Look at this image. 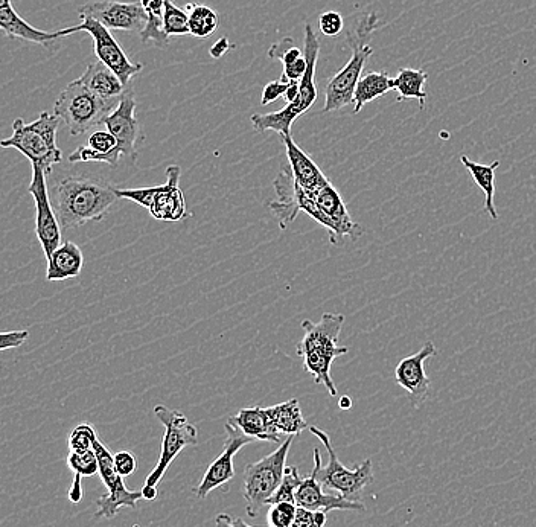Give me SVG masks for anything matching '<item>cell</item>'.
<instances>
[{"instance_id":"83f0119b","label":"cell","mask_w":536,"mask_h":527,"mask_svg":"<svg viewBox=\"0 0 536 527\" xmlns=\"http://www.w3.org/2000/svg\"><path fill=\"white\" fill-rule=\"evenodd\" d=\"M67 465L74 474L71 489H69V500L72 503H80L83 499V486L81 480L83 477L95 476L99 473L98 457L95 451H71L67 456Z\"/></svg>"},{"instance_id":"ac0fdd59","label":"cell","mask_w":536,"mask_h":527,"mask_svg":"<svg viewBox=\"0 0 536 527\" xmlns=\"http://www.w3.org/2000/svg\"><path fill=\"white\" fill-rule=\"evenodd\" d=\"M310 195L316 205L319 206L320 211L334 224L337 244L342 243L345 237L351 238L352 241H357L363 235V227L352 220L348 208L343 202L342 195L332 186L331 182H326L322 188L317 189L316 192Z\"/></svg>"},{"instance_id":"c3c4849f","label":"cell","mask_w":536,"mask_h":527,"mask_svg":"<svg viewBox=\"0 0 536 527\" xmlns=\"http://www.w3.org/2000/svg\"><path fill=\"white\" fill-rule=\"evenodd\" d=\"M141 491L145 500H156L157 496H159V492H157V488H154V486L144 485V488H142Z\"/></svg>"},{"instance_id":"f35d334b","label":"cell","mask_w":536,"mask_h":527,"mask_svg":"<svg viewBox=\"0 0 536 527\" xmlns=\"http://www.w3.org/2000/svg\"><path fill=\"white\" fill-rule=\"evenodd\" d=\"M326 512L308 511L297 506L296 520L293 527H325Z\"/></svg>"},{"instance_id":"6da1fadb","label":"cell","mask_w":536,"mask_h":527,"mask_svg":"<svg viewBox=\"0 0 536 527\" xmlns=\"http://www.w3.org/2000/svg\"><path fill=\"white\" fill-rule=\"evenodd\" d=\"M49 195L61 229L103 220L119 199L112 185L87 176L64 177L52 186Z\"/></svg>"},{"instance_id":"9c48e42d","label":"cell","mask_w":536,"mask_h":527,"mask_svg":"<svg viewBox=\"0 0 536 527\" xmlns=\"http://www.w3.org/2000/svg\"><path fill=\"white\" fill-rule=\"evenodd\" d=\"M154 415L165 427V435H163L159 460H157L156 467L145 479V486L157 488L174 459L186 447H194L198 444V433L197 428L188 421V418L177 410L156 406L154 407Z\"/></svg>"},{"instance_id":"484cf974","label":"cell","mask_w":536,"mask_h":527,"mask_svg":"<svg viewBox=\"0 0 536 527\" xmlns=\"http://www.w3.org/2000/svg\"><path fill=\"white\" fill-rule=\"evenodd\" d=\"M80 81L87 89L92 90L101 98H106V100L119 101L127 92V87L122 84L118 75L101 61L90 63L84 74L81 75Z\"/></svg>"},{"instance_id":"b9f144b4","label":"cell","mask_w":536,"mask_h":527,"mask_svg":"<svg viewBox=\"0 0 536 527\" xmlns=\"http://www.w3.org/2000/svg\"><path fill=\"white\" fill-rule=\"evenodd\" d=\"M308 64L305 60V55L294 63L284 66V74H282L281 81L284 83H293V81H300L304 78L305 72H307Z\"/></svg>"},{"instance_id":"681fc988","label":"cell","mask_w":536,"mask_h":527,"mask_svg":"<svg viewBox=\"0 0 536 527\" xmlns=\"http://www.w3.org/2000/svg\"><path fill=\"white\" fill-rule=\"evenodd\" d=\"M339 407L342 410H349L352 407V401L349 397L340 398Z\"/></svg>"},{"instance_id":"ee69618b","label":"cell","mask_w":536,"mask_h":527,"mask_svg":"<svg viewBox=\"0 0 536 527\" xmlns=\"http://www.w3.org/2000/svg\"><path fill=\"white\" fill-rule=\"evenodd\" d=\"M215 527H253L247 524L243 518L230 514H218L215 517Z\"/></svg>"},{"instance_id":"5b68a950","label":"cell","mask_w":536,"mask_h":527,"mask_svg":"<svg viewBox=\"0 0 536 527\" xmlns=\"http://www.w3.org/2000/svg\"><path fill=\"white\" fill-rule=\"evenodd\" d=\"M319 52V39H317L313 26L307 23L305 25L304 55L308 68L304 78L300 80L299 96H297L296 101L287 104V107L278 110V112L267 113V115H252L250 121L258 133L272 130L276 131L281 138L282 136H291V125L294 124V121L313 107L317 100L316 68Z\"/></svg>"},{"instance_id":"ffe728a7","label":"cell","mask_w":536,"mask_h":527,"mask_svg":"<svg viewBox=\"0 0 536 527\" xmlns=\"http://www.w3.org/2000/svg\"><path fill=\"white\" fill-rule=\"evenodd\" d=\"M180 167L166 168V183L159 185L153 205L148 209L150 214L159 221H180L191 217L186 209L185 197L179 188Z\"/></svg>"},{"instance_id":"60d3db41","label":"cell","mask_w":536,"mask_h":527,"mask_svg":"<svg viewBox=\"0 0 536 527\" xmlns=\"http://www.w3.org/2000/svg\"><path fill=\"white\" fill-rule=\"evenodd\" d=\"M290 83H284V81H272L262 90L261 106H268V104L275 103L281 96L287 93Z\"/></svg>"},{"instance_id":"7dc6e473","label":"cell","mask_w":536,"mask_h":527,"mask_svg":"<svg viewBox=\"0 0 536 527\" xmlns=\"http://www.w3.org/2000/svg\"><path fill=\"white\" fill-rule=\"evenodd\" d=\"M299 87L300 81H293V83H290V87H288L287 93L284 95V98L287 100L288 104L296 101L297 96H299Z\"/></svg>"},{"instance_id":"1f68e13d","label":"cell","mask_w":536,"mask_h":527,"mask_svg":"<svg viewBox=\"0 0 536 527\" xmlns=\"http://www.w3.org/2000/svg\"><path fill=\"white\" fill-rule=\"evenodd\" d=\"M163 10H165V0H156L145 7L148 16L147 25L139 34L145 45L151 42L157 48H166V45L170 43V36L166 34L165 26H163Z\"/></svg>"},{"instance_id":"44dd1931","label":"cell","mask_w":536,"mask_h":527,"mask_svg":"<svg viewBox=\"0 0 536 527\" xmlns=\"http://www.w3.org/2000/svg\"><path fill=\"white\" fill-rule=\"evenodd\" d=\"M282 141H284L285 150H287L288 162H290L294 182L302 191L313 194L317 189L322 188L326 182H329L325 174L314 163V160L305 151L297 147L291 136H282Z\"/></svg>"},{"instance_id":"f1b7e54d","label":"cell","mask_w":536,"mask_h":527,"mask_svg":"<svg viewBox=\"0 0 536 527\" xmlns=\"http://www.w3.org/2000/svg\"><path fill=\"white\" fill-rule=\"evenodd\" d=\"M268 415L272 418L273 424L278 428L281 435L297 436L304 432L308 427L299 401L296 398L285 401V403L276 404L273 407H267Z\"/></svg>"},{"instance_id":"8992f818","label":"cell","mask_w":536,"mask_h":527,"mask_svg":"<svg viewBox=\"0 0 536 527\" xmlns=\"http://www.w3.org/2000/svg\"><path fill=\"white\" fill-rule=\"evenodd\" d=\"M310 432L322 441L329 454L328 465L323 467L322 454H320L319 448H314L313 473L316 474V479L322 483L323 488L339 492L340 496L351 500V502H361L366 486L374 483L372 460L364 459L354 470H348L335 454L328 433L317 427H310Z\"/></svg>"},{"instance_id":"74e56055","label":"cell","mask_w":536,"mask_h":527,"mask_svg":"<svg viewBox=\"0 0 536 527\" xmlns=\"http://www.w3.org/2000/svg\"><path fill=\"white\" fill-rule=\"evenodd\" d=\"M319 28L323 36L335 37L345 28V20L337 11H326L319 17Z\"/></svg>"},{"instance_id":"7c38bea8","label":"cell","mask_w":536,"mask_h":527,"mask_svg":"<svg viewBox=\"0 0 536 527\" xmlns=\"http://www.w3.org/2000/svg\"><path fill=\"white\" fill-rule=\"evenodd\" d=\"M29 194L36 203V235L42 244L46 259L61 244V226L52 206L51 195L46 185V173L37 165H32V182Z\"/></svg>"},{"instance_id":"bcb514c9","label":"cell","mask_w":536,"mask_h":527,"mask_svg":"<svg viewBox=\"0 0 536 527\" xmlns=\"http://www.w3.org/2000/svg\"><path fill=\"white\" fill-rule=\"evenodd\" d=\"M229 49L230 42L226 39V37H223V39L218 40V42H215L214 45H212L211 57L215 58V60H218V58L224 57V54H226Z\"/></svg>"},{"instance_id":"7bdbcfd3","label":"cell","mask_w":536,"mask_h":527,"mask_svg":"<svg viewBox=\"0 0 536 527\" xmlns=\"http://www.w3.org/2000/svg\"><path fill=\"white\" fill-rule=\"evenodd\" d=\"M28 337V331H10V333L0 334V351L20 348Z\"/></svg>"},{"instance_id":"836d02e7","label":"cell","mask_w":536,"mask_h":527,"mask_svg":"<svg viewBox=\"0 0 536 527\" xmlns=\"http://www.w3.org/2000/svg\"><path fill=\"white\" fill-rule=\"evenodd\" d=\"M163 26L168 36H188L191 34L189 28V16L182 8L174 4V0H165V10H163Z\"/></svg>"},{"instance_id":"ba28073f","label":"cell","mask_w":536,"mask_h":527,"mask_svg":"<svg viewBox=\"0 0 536 527\" xmlns=\"http://www.w3.org/2000/svg\"><path fill=\"white\" fill-rule=\"evenodd\" d=\"M294 436H287L284 442L272 454L250 464L244 473L243 497L246 500V511L250 518H256L268 500L272 499L276 489L284 479L287 470L288 451L293 444Z\"/></svg>"},{"instance_id":"d6986e66","label":"cell","mask_w":536,"mask_h":527,"mask_svg":"<svg viewBox=\"0 0 536 527\" xmlns=\"http://www.w3.org/2000/svg\"><path fill=\"white\" fill-rule=\"evenodd\" d=\"M323 489L325 488L316 479V474L311 473L310 476L304 477L296 492V505L308 511L326 512V514L331 511H366L363 502H351L340 494L337 496L326 494Z\"/></svg>"},{"instance_id":"f6af8a7d","label":"cell","mask_w":536,"mask_h":527,"mask_svg":"<svg viewBox=\"0 0 536 527\" xmlns=\"http://www.w3.org/2000/svg\"><path fill=\"white\" fill-rule=\"evenodd\" d=\"M294 46V40L287 37V39L281 40V43H275L272 48L268 49V58L272 60H281L282 55L287 54Z\"/></svg>"},{"instance_id":"9a60e30c","label":"cell","mask_w":536,"mask_h":527,"mask_svg":"<svg viewBox=\"0 0 536 527\" xmlns=\"http://www.w3.org/2000/svg\"><path fill=\"white\" fill-rule=\"evenodd\" d=\"M104 125L118 141L122 156L136 160L138 156L136 145L142 139V131L136 118V100L131 90L124 93L118 107L107 116Z\"/></svg>"},{"instance_id":"277c9868","label":"cell","mask_w":536,"mask_h":527,"mask_svg":"<svg viewBox=\"0 0 536 527\" xmlns=\"http://www.w3.org/2000/svg\"><path fill=\"white\" fill-rule=\"evenodd\" d=\"M61 119L55 113L43 112L36 121L25 124L22 118L14 119L13 136L0 142L2 148H14L42 168L46 176L63 160L57 147V130Z\"/></svg>"},{"instance_id":"8d00e7d4","label":"cell","mask_w":536,"mask_h":527,"mask_svg":"<svg viewBox=\"0 0 536 527\" xmlns=\"http://www.w3.org/2000/svg\"><path fill=\"white\" fill-rule=\"evenodd\" d=\"M96 439H98V435H96L95 428L84 422L72 430L71 436H69V448L71 451L93 450Z\"/></svg>"},{"instance_id":"f907efd6","label":"cell","mask_w":536,"mask_h":527,"mask_svg":"<svg viewBox=\"0 0 536 527\" xmlns=\"http://www.w3.org/2000/svg\"><path fill=\"white\" fill-rule=\"evenodd\" d=\"M141 2L142 7H147V5H150L151 2H156V0H139Z\"/></svg>"},{"instance_id":"d6a6232c","label":"cell","mask_w":536,"mask_h":527,"mask_svg":"<svg viewBox=\"0 0 536 527\" xmlns=\"http://www.w3.org/2000/svg\"><path fill=\"white\" fill-rule=\"evenodd\" d=\"M189 28L191 36L198 39H206L217 31L220 25V17L208 5L189 4L188 7Z\"/></svg>"},{"instance_id":"30bf717a","label":"cell","mask_w":536,"mask_h":527,"mask_svg":"<svg viewBox=\"0 0 536 527\" xmlns=\"http://www.w3.org/2000/svg\"><path fill=\"white\" fill-rule=\"evenodd\" d=\"M93 451L98 457L99 477L107 488V494L96 500L98 511H96L95 517L110 520L122 508H136L139 500L144 499L142 491H130L125 486L124 477L116 470L115 456L110 454L109 448L99 441V438L93 444Z\"/></svg>"},{"instance_id":"e0dca14e","label":"cell","mask_w":536,"mask_h":527,"mask_svg":"<svg viewBox=\"0 0 536 527\" xmlns=\"http://www.w3.org/2000/svg\"><path fill=\"white\" fill-rule=\"evenodd\" d=\"M0 28L4 31L5 36L11 37V39L25 40V42L36 43V45L46 46V48H49L58 39L80 32L78 25L60 29V31H42V29L34 28L19 16L11 0H0Z\"/></svg>"},{"instance_id":"2e32d148","label":"cell","mask_w":536,"mask_h":527,"mask_svg":"<svg viewBox=\"0 0 536 527\" xmlns=\"http://www.w3.org/2000/svg\"><path fill=\"white\" fill-rule=\"evenodd\" d=\"M436 355V346L425 343L416 354L402 358L395 369V380L402 389L410 393L413 406L421 407L427 401L431 389L430 378L425 374V361Z\"/></svg>"},{"instance_id":"7a4b0ae2","label":"cell","mask_w":536,"mask_h":527,"mask_svg":"<svg viewBox=\"0 0 536 527\" xmlns=\"http://www.w3.org/2000/svg\"><path fill=\"white\" fill-rule=\"evenodd\" d=\"M345 316L323 314L317 323L304 320L305 336L297 345V354L304 358V368L317 386H325L331 397H337V387L331 378V366L335 358L348 354L346 346H339Z\"/></svg>"},{"instance_id":"5bb4252c","label":"cell","mask_w":536,"mask_h":527,"mask_svg":"<svg viewBox=\"0 0 536 527\" xmlns=\"http://www.w3.org/2000/svg\"><path fill=\"white\" fill-rule=\"evenodd\" d=\"M226 441H224L223 453L209 465L205 476L201 477L197 488H194V496L198 500L206 499L214 489L226 485L235 477V467H233V459L237 456L238 451L253 442L252 438L244 435L237 425L227 421L226 425Z\"/></svg>"},{"instance_id":"d4e9b609","label":"cell","mask_w":536,"mask_h":527,"mask_svg":"<svg viewBox=\"0 0 536 527\" xmlns=\"http://www.w3.org/2000/svg\"><path fill=\"white\" fill-rule=\"evenodd\" d=\"M84 266V256L80 247L72 241H64L48 258V281H64L77 278Z\"/></svg>"},{"instance_id":"e575fe53","label":"cell","mask_w":536,"mask_h":527,"mask_svg":"<svg viewBox=\"0 0 536 527\" xmlns=\"http://www.w3.org/2000/svg\"><path fill=\"white\" fill-rule=\"evenodd\" d=\"M302 480L304 477H300L297 467H287L281 485L276 489L272 499L268 500V506L282 502L296 503V492Z\"/></svg>"},{"instance_id":"4dcf8cb0","label":"cell","mask_w":536,"mask_h":527,"mask_svg":"<svg viewBox=\"0 0 536 527\" xmlns=\"http://www.w3.org/2000/svg\"><path fill=\"white\" fill-rule=\"evenodd\" d=\"M427 72L421 69H399L398 75L392 78V89L399 92L398 101L418 100L419 106L424 107L427 100V93L424 92L425 83H427Z\"/></svg>"},{"instance_id":"7402d4cb","label":"cell","mask_w":536,"mask_h":527,"mask_svg":"<svg viewBox=\"0 0 536 527\" xmlns=\"http://www.w3.org/2000/svg\"><path fill=\"white\" fill-rule=\"evenodd\" d=\"M276 199L267 203L273 215L278 218L281 229H287L300 212L299 202H297L296 182H294L291 168H285L275 179Z\"/></svg>"},{"instance_id":"4fadbf2b","label":"cell","mask_w":536,"mask_h":527,"mask_svg":"<svg viewBox=\"0 0 536 527\" xmlns=\"http://www.w3.org/2000/svg\"><path fill=\"white\" fill-rule=\"evenodd\" d=\"M80 19L98 20L107 29H119V31L136 32L141 34L147 25V11L141 2H116V0H103L93 4L83 5L78 11Z\"/></svg>"},{"instance_id":"603a6c76","label":"cell","mask_w":536,"mask_h":527,"mask_svg":"<svg viewBox=\"0 0 536 527\" xmlns=\"http://www.w3.org/2000/svg\"><path fill=\"white\" fill-rule=\"evenodd\" d=\"M122 153L118 141L109 130H96L89 138V144L77 148L69 156V162H103L116 167Z\"/></svg>"},{"instance_id":"3957f363","label":"cell","mask_w":536,"mask_h":527,"mask_svg":"<svg viewBox=\"0 0 536 527\" xmlns=\"http://www.w3.org/2000/svg\"><path fill=\"white\" fill-rule=\"evenodd\" d=\"M380 19L377 14L369 13L349 32L348 42L351 45L352 55L348 63L329 80L325 89V106L323 113L337 112L343 107L354 103L355 89L358 81L363 77L364 64L374 54L371 39L374 32L380 28Z\"/></svg>"},{"instance_id":"52a82bcc","label":"cell","mask_w":536,"mask_h":527,"mask_svg":"<svg viewBox=\"0 0 536 527\" xmlns=\"http://www.w3.org/2000/svg\"><path fill=\"white\" fill-rule=\"evenodd\" d=\"M121 101V100H119ZM119 101L106 100L87 89L80 78L67 84L54 104V113L64 122L72 136H80L104 124Z\"/></svg>"},{"instance_id":"4316f807","label":"cell","mask_w":536,"mask_h":527,"mask_svg":"<svg viewBox=\"0 0 536 527\" xmlns=\"http://www.w3.org/2000/svg\"><path fill=\"white\" fill-rule=\"evenodd\" d=\"M460 162H462L463 167L469 171V174L473 176L476 185L485 192V211L488 212V215L492 220H497L498 212L497 209H495L494 203L495 170L500 167V162L495 160V162L489 163V165H483V163L473 162V160L466 157L465 154L460 157Z\"/></svg>"},{"instance_id":"d590c367","label":"cell","mask_w":536,"mask_h":527,"mask_svg":"<svg viewBox=\"0 0 536 527\" xmlns=\"http://www.w3.org/2000/svg\"><path fill=\"white\" fill-rule=\"evenodd\" d=\"M296 514V503H275L268 509L267 521L270 527H293Z\"/></svg>"},{"instance_id":"8fae6325","label":"cell","mask_w":536,"mask_h":527,"mask_svg":"<svg viewBox=\"0 0 536 527\" xmlns=\"http://www.w3.org/2000/svg\"><path fill=\"white\" fill-rule=\"evenodd\" d=\"M80 31H86L93 39V48H95L96 57L98 61L106 64L107 68L112 69L119 80L122 81L125 87L130 84L136 75L141 74L144 69V64L133 63L130 58L125 54L124 49L121 48L115 37H113L110 29L101 25L98 20L81 19L80 25H78Z\"/></svg>"},{"instance_id":"cb8c5ba5","label":"cell","mask_w":536,"mask_h":527,"mask_svg":"<svg viewBox=\"0 0 536 527\" xmlns=\"http://www.w3.org/2000/svg\"><path fill=\"white\" fill-rule=\"evenodd\" d=\"M229 422L237 425L244 435L252 438L253 441H268L281 444V433L273 424L272 418L268 415L267 409L262 407H250V409H241L235 416H230Z\"/></svg>"},{"instance_id":"ab89813d","label":"cell","mask_w":536,"mask_h":527,"mask_svg":"<svg viewBox=\"0 0 536 527\" xmlns=\"http://www.w3.org/2000/svg\"><path fill=\"white\" fill-rule=\"evenodd\" d=\"M115 467L122 477L131 476L138 470V459L130 451H119L115 454Z\"/></svg>"},{"instance_id":"f546056e","label":"cell","mask_w":536,"mask_h":527,"mask_svg":"<svg viewBox=\"0 0 536 527\" xmlns=\"http://www.w3.org/2000/svg\"><path fill=\"white\" fill-rule=\"evenodd\" d=\"M392 90V78L386 72H369L358 81L354 96V113L361 112L366 104L372 103L380 96Z\"/></svg>"}]
</instances>
